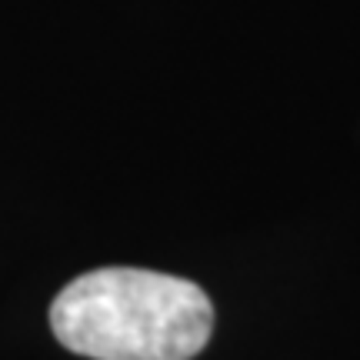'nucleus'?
Listing matches in <instances>:
<instances>
[{
	"label": "nucleus",
	"instance_id": "nucleus-1",
	"mask_svg": "<svg viewBox=\"0 0 360 360\" xmlns=\"http://www.w3.org/2000/svg\"><path fill=\"white\" fill-rule=\"evenodd\" d=\"M53 337L90 360H193L214 304L193 281L143 267H97L53 297Z\"/></svg>",
	"mask_w": 360,
	"mask_h": 360
}]
</instances>
